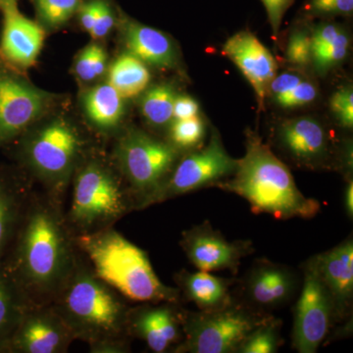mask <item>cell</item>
<instances>
[{
	"label": "cell",
	"instance_id": "6da1fadb",
	"mask_svg": "<svg viewBox=\"0 0 353 353\" xmlns=\"http://www.w3.org/2000/svg\"><path fill=\"white\" fill-rule=\"evenodd\" d=\"M62 203L32 192L0 268L29 306L50 305L80 253Z\"/></svg>",
	"mask_w": 353,
	"mask_h": 353
},
{
	"label": "cell",
	"instance_id": "7a4b0ae2",
	"mask_svg": "<svg viewBox=\"0 0 353 353\" xmlns=\"http://www.w3.org/2000/svg\"><path fill=\"white\" fill-rule=\"evenodd\" d=\"M127 299L95 275L79 256L75 268L50 305L68 326L75 340L92 352H127L130 307Z\"/></svg>",
	"mask_w": 353,
	"mask_h": 353
},
{
	"label": "cell",
	"instance_id": "3957f363",
	"mask_svg": "<svg viewBox=\"0 0 353 353\" xmlns=\"http://www.w3.org/2000/svg\"><path fill=\"white\" fill-rule=\"evenodd\" d=\"M243 197L254 214L278 220L311 219L321 210L315 199L297 188L289 167L263 143L256 132H246L245 153L233 175L215 188Z\"/></svg>",
	"mask_w": 353,
	"mask_h": 353
},
{
	"label": "cell",
	"instance_id": "277c9868",
	"mask_svg": "<svg viewBox=\"0 0 353 353\" xmlns=\"http://www.w3.org/2000/svg\"><path fill=\"white\" fill-rule=\"evenodd\" d=\"M95 275L127 301L139 303H179L178 288L163 284L153 269L148 253L128 241L113 227L75 236Z\"/></svg>",
	"mask_w": 353,
	"mask_h": 353
},
{
	"label": "cell",
	"instance_id": "5b68a950",
	"mask_svg": "<svg viewBox=\"0 0 353 353\" xmlns=\"http://www.w3.org/2000/svg\"><path fill=\"white\" fill-rule=\"evenodd\" d=\"M14 143H17L20 168L38 180L46 194L62 203L77 167L90 150L80 126L57 109Z\"/></svg>",
	"mask_w": 353,
	"mask_h": 353
},
{
	"label": "cell",
	"instance_id": "8992f818",
	"mask_svg": "<svg viewBox=\"0 0 353 353\" xmlns=\"http://www.w3.org/2000/svg\"><path fill=\"white\" fill-rule=\"evenodd\" d=\"M71 183V203L65 217L75 236L113 227L138 209L112 158L92 148L77 167Z\"/></svg>",
	"mask_w": 353,
	"mask_h": 353
},
{
	"label": "cell",
	"instance_id": "52a82bcc",
	"mask_svg": "<svg viewBox=\"0 0 353 353\" xmlns=\"http://www.w3.org/2000/svg\"><path fill=\"white\" fill-rule=\"evenodd\" d=\"M181 157L182 152L170 141L129 128L118 139L112 159L131 190L137 208L145 209L157 203Z\"/></svg>",
	"mask_w": 353,
	"mask_h": 353
},
{
	"label": "cell",
	"instance_id": "ba28073f",
	"mask_svg": "<svg viewBox=\"0 0 353 353\" xmlns=\"http://www.w3.org/2000/svg\"><path fill=\"white\" fill-rule=\"evenodd\" d=\"M272 314L248 307L234 297L222 307L183 309V340L176 353H236L241 343Z\"/></svg>",
	"mask_w": 353,
	"mask_h": 353
},
{
	"label": "cell",
	"instance_id": "9c48e42d",
	"mask_svg": "<svg viewBox=\"0 0 353 353\" xmlns=\"http://www.w3.org/2000/svg\"><path fill=\"white\" fill-rule=\"evenodd\" d=\"M61 95L37 87L0 51V150L13 145L39 120L63 103Z\"/></svg>",
	"mask_w": 353,
	"mask_h": 353
},
{
	"label": "cell",
	"instance_id": "30bf717a",
	"mask_svg": "<svg viewBox=\"0 0 353 353\" xmlns=\"http://www.w3.org/2000/svg\"><path fill=\"white\" fill-rule=\"evenodd\" d=\"M236 166L238 159L230 157L220 134L213 130L208 145L180 157L160 192L157 203L203 188L215 187L233 175Z\"/></svg>",
	"mask_w": 353,
	"mask_h": 353
},
{
	"label": "cell",
	"instance_id": "8fae6325",
	"mask_svg": "<svg viewBox=\"0 0 353 353\" xmlns=\"http://www.w3.org/2000/svg\"><path fill=\"white\" fill-rule=\"evenodd\" d=\"M234 296L248 307L269 313L292 303L301 285L296 270L270 260H255L234 283Z\"/></svg>",
	"mask_w": 353,
	"mask_h": 353
},
{
	"label": "cell",
	"instance_id": "7c38bea8",
	"mask_svg": "<svg viewBox=\"0 0 353 353\" xmlns=\"http://www.w3.org/2000/svg\"><path fill=\"white\" fill-rule=\"evenodd\" d=\"M301 292L294 308L292 345L299 353H315L334 325L333 305L321 281L303 264Z\"/></svg>",
	"mask_w": 353,
	"mask_h": 353
},
{
	"label": "cell",
	"instance_id": "4fadbf2b",
	"mask_svg": "<svg viewBox=\"0 0 353 353\" xmlns=\"http://www.w3.org/2000/svg\"><path fill=\"white\" fill-rule=\"evenodd\" d=\"M274 141L288 159L309 170L328 169L334 161V145L326 126L312 116L282 121L274 132Z\"/></svg>",
	"mask_w": 353,
	"mask_h": 353
},
{
	"label": "cell",
	"instance_id": "5bb4252c",
	"mask_svg": "<svg viewBox=\"0 0 353 353\" xmlns=\"http://www.w3.org/2000/svg\"><path fill=\"white\" fill-rule=\"evenodd\" d=\"M75 340L51 305L29 306L0 353H64Z\"/></svg>",
	"mask_w": 353,
	"mask_h": 353
},
{
	"label": "cell",
	"instance_id": "9a60e30c",
	"mask_svg": "<svg viewBox=\"0 0 353 353\" xmlns=\"http://www.w3.org/2000/svg\"><path fill=\"white\" fill-rule=\"evenodd\" d=\"M181 248L199 271L229 270L238 274L241 261L254 252L250 241H228L210 223L204 222L183 232Z\"/></svg>",
	"mask_w": 353,
	"mask_h": 353
},
{
	"label": "cell",
	"instance_id": "2e32d148",
	"mask_svg": "<svg viewBox=\"0 0 353 353\" xmlns=\"http://www.w3.org/2000/svg\"><path fill=\"white\" fill-rule=\"evenodd\" d=\"M312 269L328 292L334 325L352 322L353 240L348 236L331 250L304 262Z\"/></svg>",
	"mask_w": 353,
	"mask_h": 353
},
{
	"label": "cell",
	"instance_id": "e0dca14e",
	"mask_svg": "<svg viewBox=\"0 0 353 353\" xmlns=\"http://www.w3.org/2000/svg\"><path fill=\"white\" fill-rule=\"evenodd\" d=\"M0 51L11 64L27 72L38 61L46 32L37 21L21 12L19 0H0Z\"/></svg>",
	"mask_w": 353,
	"mask_h": 353
},
{
	"label": "cell",
	"instance_id": "ac0fdd59",
	"mask_svg": "<svg viewBox=\"0 0 353 353\" xmlns=\"http://www.w3.org/2000/svg\"><path fill=\"white\" fill-rule=\"evenodd\" d=\"M178 304L143 303L130 309V336L145 341L153 352H173L183 340V309Z\"/></svg>",
	"mask_w": 353,
	"mask_h": 353
},
{
	"label": "cell",
	"instance_id": "d6986e66",
	"mask_svg": "<svg viewBox=\"0 0 353 353\" xmlns=\"http://www.w3.org/2000/svg\"><path fill=\"white\" fill-rule=\"evenodd\" d=\"M116 27L125 51L146 66L169 71L180 67L181 57L175 41L165 32L141 24L117 7Z\"/></svg>",
	"mask_w": 353,
	"mask_h": 353
},
{
	"label": "cell",
	"instance_id": "ffe728a7",
	"mask_svg": "<svg viewBox=\"0 0 353 353\" xmlns=\"http://www.w3.org/2000/svg\"><path fill=\"white\" fill-rule=\"evenodd\" d=\"M223 54L240 69L254 90L259 105L263 108L278 69L268 48L252 32L241 31L228 39L223 46Z\"/></svg>",
	"mask_w": 353,
	"mask_h": 353
},
{
	"label": "cell",
	"instance_id": "44dd1931",
	"mask_svg": "<svg viewBox=\"0 0 353 353\" xmlns=\"http://www.w3.org/2000/svg\"><path fill=\"white\" fill-rule=\"evenodd\" d=\"M28 176L21 168L0 167V261L12 241L32 194Z\"/></svg>",
	"mask_w": 353,
	"mask_h": 353
},
{
	"label": "cell",
	"instance_id": "7402d4cb",
	"mask_svg": "<svg viewBox=\"0 0 353 353\" xmlns=\"http://www.w3.org/2000/svg\"><path fill=\"white\" fill-rule=\"evenodd\" d=\"M81 108L88 125L103 134L117 132L125 118V99L108 83L92 85L83 92Z\"/></svg>",
	"mask_w": 353,
	"mask_h": 353
},
{
	"label": "cell",
	"instance_id": "603a6c76",
	"mask_svg": "<svg viewBox=\"0 0 353 353\" xmlns=\"http://www.w3.org/2000/svg\"><path fill=\"white\" fill-rule=\"evenodd\" d=\"M181 297L196 304L199 310L222 307L234 299L236 281L217 277L209 272L182 270L175 277Z\"/></svg>",
	"mask_w": 353,
	"mask_h": 353
},
{
	"label": "cell",
	"instance_id": "cb8c5ba5",
	"mask_svg": "<svg viewBox=\"0 0 353 353\" xmlns=\"http://www.w3.org/2000/svg\"><path fill=\"white\" fill-rule=\"evenodd\" d=\"M108 75L109 85L125 99L139 97L150 87L152 81L148 66L126 51L109 64Z\"/></svg>",
	"mask_w": 353,
	"mask_h": 353
},
{
	"label": "cell",
	"instance_id": "d4e9b609",
	"mask_svg": "<svg viewBox=\"0 0 353 353\" xmlns=\"http://www.w3.org/2000/svg\"><path fill=\"white\" fill-rule=\"evenodd\" d=\"M176 95L175 88L167 83L152 85L141 94L139 109L150 126L164 129L172 124Z\"/></svg>",
	"mask_w": 353,
	"mask_h": 353
},
{
	"label": "cell",
	"instance_id": "484cf974",
	"mask_svg": "<svg viewBox=\"0 0 353 353\" xmlns=\"http://www.w3.org/2000/svg\"><path fill=\"white\" fill-rule=\"evenodd\" d=\"M29 307L0 268V347L9 338Z\"/></svg>",
	"mask_w": 353,
	"mask_h": 353
},
{
	"label": "cell",
	"instance_id": "4316f807",
	"mask_svg": "<svg viewBox=\"0 0 353 353\" xmlns=\"http://www.w3.org/2000/svg\"><path fill=\"white\" fill-rule=\"evenodd\" d=\"M108 51L94 41L79 51L74 59L73 73L79 82L90 85L108 73Z\"/></svg>",
	"mask_w": 353,
	"mask_h": 353
},
{
	"label": "cell",
	"instance_id": "83f0119b",
	"mask_svg": "<svg viewBox=\"0 0 353 353\" xmlns=\"http://www.w3.org/2000/svg\"><path fill=\"white\" fill-rule=\"evenodd\" d=\"M37 18L46 32H57L76 16L83 0H32Z\"/></svg>",
	"mask_w": 353,
	"mask_h": 353
},
{
	"label": "cell",
	"instance_id": "f1b7e54d",
	"mask_svg": "<svg viewBox=\"0 0 353 353\" xmlns=\"http://www.w3.org/2000/svg\"><path fill=\"white\" fill-rule=\"evenodd\" d=\"M282 321L272 316L256 327L241 343L236 353H276L283 343Z\"/></svg>",
	"mask_w": 353,
	"mask_h": 353
},
{
	"label": "cell",
	"instance_id": "f546056e",
	"mask_svg": "<svg viewBox=\"0 0 353 353\" xmlns=\"http://www.w3.org/2000/svg\"><path fill=\"white\" fill-rule=\"evenodd\" d=\"M350 36L345 30L333 43L312 51L311 66L319 75H327L345 61L350 52Z\"/></svg>",
	"mask_w": 353,
	"mask_h": 353
},
{
	"label": "cell",
	"instance_id": "4dcf8cb0",
	"mask_svg": "<svg viewBox=\"0 0 353 353\" xmlns=\"http://www.w3.org/2000/svg\"><path fill=\"white\" fill-rule=\"evenodd\" d=\"M169 136V141L180 152H190L199 148L203 143L205 125L199 116L189 119L174 120L171 124Z\"/></svg>",
	"mask_w": 353,
	"mask_h": 353
},
{
	"label": "cell",
	"instance_id": "1f68e13d",
	"mask_svg": "<svg viewBox=\"0 0 353 353\" xmlns=\"http://www.w3.org/2000/svg\"><path fill=\"white\" fill-rule=\"evenodd\" d=\"M285 60L288 63L296 69L307 68L312 60V44L311 32L305 29H296L290 34L287 48Z\"/></svg>",
	"mask_w": 353,
	"mask_h": 353
},
{
	"label": "cell",
	"instance_id": "d6a6232c",
	"mask_svg": "<svg viewBox=\"0 0 353 353\" xmlns=\"http://www.w3.org/2000/svg\"><path fill=\"white\" fill-rule=\"evenodd\" d=\"M317 97L318 88L315 83L304 78L296 88L274 99V101L283 108H297L310 104Z\"/></svg>",
	"mask_w": 353,
	"mask_h": 353
},
{
	"label": "cell",
	"instance_id": "836d02e7",
	"mask_svg": "<svg viewBox=\"0 0 353 353\" xmlns=\"http://www.w3.org/2000/svg\"><path fill=\"white\" fill-rule=\"evenodd\" d=\"M332 112L341 126L352 130L353 127V90L352 85L341 88L331 97Z\"/></svg>",
	"mask_w": 353,
	"mask_h": 353
},
{
	"label": "cell",
	"instance_id": "e575fe53",
	"mask_svg": "<svg viewBox=\"0 0 353 353\" xmlns=\"http://www.w3.org/2000/svg\"><path fill=\"white\" fill-rule=\"evenodd\" d=\"M117 23V7L110 0H97V17L90 34L94 41H101L110 34Z\"/></svg>",
	"mask_w": 353,
	"mask_h": 353
},
{
	"label": "cell",
	"instance_id": "d590c367",
	"mask_svg": "<svg viewBox=\"0 0 353 353\" xmlns=\"http://www.w3.org/2000/svg\"><path fill=\"white\" fill-rule=\"evenodd\" d=\"M303 10L315 17L350 16L353 12V0H308Z\"/></svg>",
	"mask_w": 353,
	"mask_h": 353
},
{
	"label": "cell",
	"instance_id": "8d00e7d4",
	"mask_svg": "<svg viewBox=\"0 0 353 353\" xmlns=\"http://www.w3.org/2000/svg\"><path fill=\"white\" fill-rule=\"evenodd\" d=\"M304 78L305 77L299 71L284 72L280 75L277 74L270 83L267 97H270L274 101L281 95H284L290 92L292 88H296Z\"/></svg>",
	"mask_w": 353,
	"mask_h": 353
},
{
	"label": "cell",
	"instance_id": "74e56055",
	"mask_svg": "<svg viewBox=\"0 0 353 353\" xmlns=\"http://www.w3.org/2000/svg\"><path fill=\"white\" fill-rule=\"evenodd\" d=\"M261 1L266 9L274 36H277L285 13L292 6L294 0H261Z\"/></svg>",
	"mask_w": 353,
	"mask_h": 353
},
{
	"label": "cell",
	"instance_id": "f35d334b",
	"mask_svg": "<svg viewBox=\"0 0 353 353\" xmlns=\"http://www.w3.org/2000/svg\"><path fill=\"white\" fill-rule=\"evenodd\" d=\"M199 105L189 95H176L173 108V121L189 119L199 116Z\"/></svg>",
	"mask_w": 353,
	"mask_h": 353
},
{
	"label": "cell",
	"instance_id": "ab89813d",
	"mask_svg": "<svg viewBox=\"0 0 353 353\" xmlns=\"http://www.w3.org/2000/svg\"><path fill=\"white\" fill-rule=\"evenodd\" d=\"M97 0H83L80 8L76 16L78 17L81 27L83 31L90 34L94 27L95 17H97Z\"/></svg>",
	"mask_w": 353,
	"mask_h": 353
},
{
	"label": "cell",
	"instance_id": "60d3db41",
	"mask_svg": "<svg viewBox=\"0 0 353 353\" xmlns=\"http://www.w3.org/2000/svg\"><path fill=\"white\" fill-rule=\"evenodd\" d=\"M343 208L350 219L353 218V181L352 179L347 180L345 194H343Z\"/></svg>",
	"mask_w": 353,
	"mask_h": 353
}]
</instances>
